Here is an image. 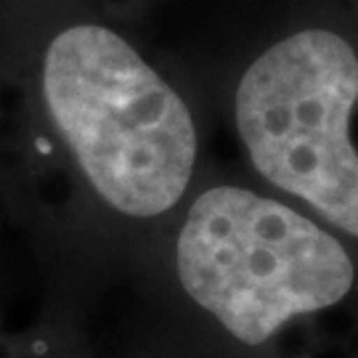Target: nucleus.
Listing matches in <instances>:
<instances>
[{"mask_svg":"<svg viewBox=\"0 0 358 358\" xmlns=\"http://www.w3.org/2000/svg\"><path fill=\"white\" fill-rule=\"evenodd\" d=\"M43 96L106 205L130 217L178 205L196 159L192 112L128 40L99 24L59 32L43 62Z\"/></svg>","mask_w":358,"mask_h":358,"instance_id":"f257e3e1","label":"nucleus"},{"mask_svg":"<svg viewBox=\"0 0 358 358\" xmlns=\"http://www.w3.org/2000/svg\"><path fill=\"white\" fill-rule=\"evenodd\" d=\"M186 294L242 345H266L294 319L340 306L356 266L329 231L239 186L196 196L176 244Z\"/></svg>","mask_w":358,"mask_h":358,"instance_id":"f03ea898","label":"nucleus"},{"mask_svg":"<svg viewBox=\"0 0 358 358\" xmlns=\"http://www.w3.org/2000/svg\"><path fill=\"white\" fill-rule=\"evenodd\" d=\"M356 101V51L321 27L271 45L236 88V128L257 173L350 236H358Z\"/></svg>","mask_w":358,"mask_h":358,"instance_id":"7ed1b4c3","label":"nucleus"}]
</instances>
